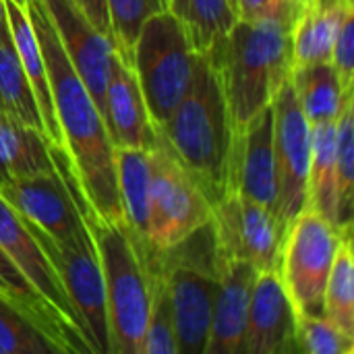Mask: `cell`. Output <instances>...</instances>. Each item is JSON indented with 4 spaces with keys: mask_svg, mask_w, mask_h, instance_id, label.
Here are the masks:
<instances>
[{
    "mask_svg": "<svg viewBox=\"0 0 354 354\" xmlns=\"http://www.w3.org/2000/svg\"><path fill=\"white\" fill-rule=\"evenodd\" d=\"M50 145L41 131L0 114V183L54 172Z\"/></svg>",
    "mask_w": 354,
    "mask_h": 354,
    "instance_id": "obj_23",
    "label": "cell"
},
{
    "mask_svg": "<svg viewBox=\"0 0 354 354\" xmlns=\"http://www.w3.org/2000/svg\"><path fill=\"white\" fill-rule=\"evenodd\" d=\"M6 29V12H4V0H0V35Z\"/></svg>",
    "mask_w": 354,
    "mask_h": 354,
    "instance_id": "obj_38",
    "label": "cell"
},
{
    "mask_svg": "<svg viewBox=\"0 0 354 354\" xmlns=\"http://www.w3.org/2000/svg\"><path fill=\"white\" fill-rule=\"evenodd\" d=\"M330 64L334 66L342 91H353L354 89V6L346 10L342 25L338 29L332 54H330Z\"/></svg>",
    "mask_w": 354,
    "mask_h": 354,
    "instance_id": "obj_35",
    "label": "cell"
},
{
    "mask_svg": "<svg viewBox=\"0 0 354 354\" xmlns=\"http://www.w3.org/2000/svg\"><path fill=\"white\" fill-rule=\"evenodd\" d=\"M297 348L307 354H353L354 336L324 315H297Z\"/></svg>",
    "mask_w": 354,
    "mask_h": 354,
    "instance_id": "obj_33",
    "label": "cell"
},
{
    "mask_svg": "<svg viewBox=\"0 0 354 354\" xmlns=\"http://www.w3.org/2000/svg\"><path fill=\"white\" fill-rule=\"evenodd\" d=\"M340 226L336 178V120L311 127V153L305 185V205Z\"/></svg>",
    "mask_w": 354,
    "mask_h": 354,
    "instance_id": "obj_22",
    "label": "cell"
},
{
    "mask_svg": "<svg viewBox=\"0 0 354 354\" xmlns=\"http://www.w3.org/2000/svg\"><path fill=\"white\" fill-rule=\"evenodd\" d=\"M354 0H303L292 23V66L303 68L317 62H330V54L346 10Z\"/></svg>",
    "mask_w": 354,
    "mask_h": 354,
    "instance_id": "obj_20",
    "label": "cell"
},
{
    "mask_svg": "<svg viewBox=\"0 0 354 354\" xmlns=\"http://www.w3.org/2000/svg\"><path fill=\"white\" fill-rule=\"evenodd\" d=\"M104 122L114 147L153 149L158 143V131L149 118L135 68L116 52L106 87Z\"/></svg>",
    "mask_w": 354,
    "mask_h": 354,
    "instance_id": "obj_17",
    "label": "cell"
},
{
    "mask_svg": "<svg viewBox=\"0 0 354 354\" xmlns=\"http://www.w3.org/2000/svg\"><path fill=\"white\" fill-rule=\"evenodd\" d=\"M342 232L344 226L309 207L286 224L278 274L297 315H324V292Z\"/></svg>",
    "mask_w": 354,
    "mask_h": 354,
    "instance_id": "obj_7",
    "label": "cell"
},
{
    "mask_svg": "<svg viewBox=\"0 0 354 354\" xmlns=\"http://www.w3.org/2000/svg\"><path fill=\"white\" fill-rule=\"evenodd\" d=\"M58 39L75 66L77 75L85 83L102 116L106 108V87L110 79L114 46L110 37L100 33L75 0H41Z\"/></svg>",
    "mask_w": 354,
    "mask_h": 354,
    "instance_id": "obj_14",
    "label": "cell"
},
{
    "mask_svg": "<svg viewBox=\"0 0 354 354\" xmlns=\"http://www.w3.org/2000/svg\"><path fill=\"white\" fill-rule=\"evenodd\" d=\"M257 270L243 259L220 257V282L212 311L205 354L243 353L251 290Z\"/></svg>",
    "mask_w": 354,
    "mask_h": 354,
    "instance_id": "obj_18",
    "label": "cell"
},
{
    "mask_svg": "<svg viewBox=\"0 0 354 354\" xmlns=\"http://www.w3.org/2000/svg\"><path fill=\"white\" fill-rule=\"evenodd\" d=\"M12 2H17V4H21V6H25V4H27V0H12Z\"/></svg>",
    "mask_w": 354,
    "mask_h": 354,
    "instance_id": "obj_39",
    "label": "cell"
},
{
    "mask_svg": "<svg viewBox=\"0 0 354 354\" xmlns=\"http://www.w3.org/2000/svg\"><path fill=\"white\" fill-rule=\"evenodd\" d=\"M0 114L44 133L31 83L21 66L8 25L0 35ZM46 135V133H44Z\"/></svg>",
    "mask_w": 354,
    "mask_h": 354,
    "instance_id": "obj_25",
    "label": "cell"
},
{
    "mask_svg": "<svg viewBox=\"0 0 354 354\" xmlns=\"http://www.w3.org/2000/svg\"><path fill=\"white\" fill-rule=\"evenodd\" d=\"M114 52L131 64L133 46L143 21L168 8V0H106Z\"/></svg>",
    "mask_w": 354,
    "mask_h": 354,
    "instance_id": "obj_32",
    "label": "cell"
},
{
    "mask_svg": "<svg viewBox=\"0 0 354 354\" xmlns=\"http://www.w3.org/2000/svg\"><path fill=\"white\" fill-rule=\"evenodd\" d=\"M0 295L19 305L23 311H27L41 328L44 332L62 348V353H77L75 344L54 317V313L48 309V305L37 297V292L31 288V284L25 280V276L19 272V268L10 261V257L0 247Z\"/></svg>",
    "mask_w": 354,
    "mask_h": 354,
    "instance_id": "obj_27",
    "label": "cell"
},
{
    "mask_svg": "<svg viewBox=\"0 0 354 354\" xmlns=\"http://www.w3.org/2000/svg\"><path fill=\"white\" fill-rule=\"evenodd\" d=\"M149 158L151 189L145 236L147 255L176 245L212 220V201L160 137L156 147L149 149Z\"/></svg>",
    "mask_w": 354,
    "mask_h": 354,
    "instance_id": "obj_8",
    "label": "cell"
},
{
    "mask_svg": "<svg viewBox=\"0 0 354 354\" xmlns=\"http://www.w3.org/2000/svg\"><path fill=\"white\" fill-rule=\"evenodd\" d=\"M324 317L354 336L353 224L344 226L324 292Z\"/></svg>",
    "mask_w": 354,
    "mask_h": 354,
    "instance_id": "obj_26",
    "label": "cell"
},
{
    "mask_svg": "<svg viewBox=\"0 0 354 354\" xmlns=\"http://www.w3.org/2000/svg\"><path fill=\"white\" fill-rule=\"evenodd\" d=\"M29 222V220H27ZM31 230L44 251L48 253L68 301L73 303L91 344L97 354H110L108 348V319H106V295L100 257L91 232L83 220V226L64 241H52L44 230L31 224Z\"/></svg>",
    "mask_w": 354,
    "mask_h": 354,
    "instance_id": "obj_9",
    "label": "cell"
},
{
    "mask_svg": "<svg viewBox=\"0 0 354 354\" xmlns=\"http://www.w3.org/2000/svg\"><path fill=\"white\" fill-rule=\"evenodd\" d=\"M168 8L172 12H176L180 19L187 17V0H168Z\"/></svg>",
    "mask_w": 354,
    "mask_h": 354,
    "instance_id": "obj_37",
    "label": "cell"
},
{
    "mask_svg": "<svg viewBox=\"0 0 354 354\" xmlns=\"http://www.w3.org/2000/svg\"><path fill=\"white\" fill-rule=\"evenodd\" d=\"M149 282H151L149 311H147V322H145V332H143L139 354H178L170 295H168L164 278L151 266H149Z\"/></svg>",
    "mask_w": 354,
    "mask_h": 354,
    "instance_id": "obj_29",
    "label": "cell"
},
{
    "mask_svg": "<svg viewBox=\"0 0 354 354\" xmlns=\"http://www.w3.org/2000/svg\"><path fill=\"white\" fill-rule=\"evenodd\" d=\"M50 153L54 166L66 176L97 249L106 295L110 354H139L151 292L147 253L124 220H106L91 209L73 172L66 149L50 145Z\"/></svg>",
    "mask_w": 354,
    "mask_h": 354,
    "instance_id": "obj_3",
    "label": "cell"
},
{
    "mask_svg": "<svg viewBox=\"0 0 354 354\" xmlns=\"http://www.w3.org/2000/svg\"><path fill=\"white\" fill-rule=\"evenodd\" d=\"M336 178L340 226L353 224L354 187V91L344 95L336 118Z\"/></svg>",
    "mask_w": 354,
    "mask_h": 354,
    "instance_id": "obj_30",
    "label": "cell"
},
{
    "mask_svg": "<svg viewBox=\"0 0 354 354\" xmlns=\"http://www.w3.org/2000/svg\"><path fill=\"white\" fill-rule=\"evenodd\" d=\"M158 137L197 180L212 203L232 191L236 129L222 77L209 52H197L193 81Z\"/></svg>",
    "mask_w": 354,
    "mask_h": 354,
    "instance_id": "obj_2",
    "label": "cell"
},
{
    "mask_svg": "<svg viewBox=\"0 0 354 354\" xmlns=\"http://www.w3.org/2000/svg\"><path fill=\"white\" fill-rule=\"evenodd\" d=\"M77 6L83 10V15L89 19V23L104 33L106 37H110L112 41V31H110V17H108V6L106 0H75Z\"/></svg>",
    "mask_w": 354,
    "mask_h": 354,
    "instance_id": "obj_36",
    "label": "cell"
},
{
    "mask_svg": "<svg viewBox=\"0 0 354 354\" xmlns=\"http://www.w3.org/2000/svg\"><path fill=\"white\" fill-rule=\"evenodd\" d=\"M147 261L166 282L178 354L205 353L220 282V255L212 222L193 230L176 245L149 253Z\"/></svg>",
    "mask_w": 354,
    "mask_h": 354,
    "instance_id": "obj_5",
    "label": "cell"
},
{
    "mask_svg": "<svg viewBox=\"0 0 354 354\" xmlns=\"http://www.w3.org/2000/svg\"><path fill=\"white\" fill-rule=\"evenodd\" d=\"M0 354H64L44 328L0 295Z\"/></svg>",
    "mask_w": 354,
    "mask_h": 354,
    "instance_id": "obj_28",
    "label": "cell"
},
{
    "mask_svg": "<svg viewBox=\"0 0 354 354\" xmlns=\"http://www.w3.org/2000/svg\"><path fill=\"white\" fill-rule=\"evenodd\" d=\"M292 23L234 21L230 31L207 50L220 71L230 118L241 131L270 106L290 77Z\"/></svg>",
    "mask_w": 354,
    "mask_h": 354,
    "instance_id": "obj_4",
    "label": "cell"
},
{
    "mask_svg": "<svg viewBox=\"0 0 354 354\" xmlns=\"http://www.w3.org/2000/svg\"><path fill=\"white\" fill-rule=\"evenodd\" d=\"M4 12H6V25L12 37V44L17 48L21 66L31 83L37 108H39V116H41V124H44V133L48 137V141L52 145L64 147L62 145V135H60V127H58V118H56V110H54V100H52V89H50V79H48V68H46V60L41 54V48L37 44L27 6H21L12 0H4Z\"/></svg>",
    "mask_w": 354,
    "mask_h": 354,
    "instance_id": "obj_19",
    "label": "cell"
},
{
    "mask_svg": "<svg viewBox=\"0 0 354 354\" xmlns=\"http://www.w3.org/2000/svg\"><path fill=\"white\" fill-rule=\"evenodd\" d=\"M0 247L19 268L37 297L54 313L77 353H93L87 332L66 297V290L39 241L35 239L29 222L21 218L2 197H0Z\"/></svg>",
    "mask_w": 354,
    "mask_h": 354,
    "instance_id": "obj_11",
    "label": "cell"
},
{
    "mask_svg": "<svg viewBox=\"0 0 354 354\" xmlns=\"http://www.w3.org/2000/svg\"><path fill=\"white\" fill-rule=\"evenodd\" d=\"M234 21L257 23V21H284L295 23L303 0H230Z\"/></svg>",
    "mask_w": 354,
    "mask_h": 354,
    "instance_id": "obj_34",
    "label": "cell"
},
{
    "mask_svg": "<svg viewBox=\"0 0 354 354\" xmlns=\"http://www.w3.org/2000/svg\"><path fill=\"white\" fill-rule=\"evenodd\" d=\"M290 81L301 110L311 127L338 118L344 95L348 91H342L338 75L330 62L295 68L290 71Z\"/></svg>",
    "mask_w": 354,
    "mask_h": 354,
    "instance_id": "obj_24",
    "label": "cell"
},
{
    "mask_svg": "<svg viewBox=\"0 0 354 354\" xmlns=\"http://www.w3.org/2000/svg\"><path fill=\"white\" fill-rule=\"evenodd\" d=\"M197 50L185 19L170 8L149 15L135 39L131 66L135 68L149 118L164 127L191 87Z\"/></svg>",
    "mask_w": 354,
    "mask_h": 354,
    "instance_id": "obj_6",
    "label": "cell"
},
{
    "mask_svg": "<svg viewBox=\"0 0 354 354\" xmlns=\"http://www.w3.org/2000/svg\"><path fill=\"white\" fill-rule=\"evenodd\" d=\"M209 222L220 257L249 261L257 272L278 270L286 226L276 212L230 191L212 203Z\"/></svg>",
    "mask_w": 354,
    "mask_h": 354,
    "instance_id": "obj_10",
    "label": "cell"
},
{
    "mask_svg": "<svg viewBox=\"0 0 354 354\" xmlns=\"http://www.w3.org/2000/svg\"><path fill=\"white\" fill-rule=\"evenodd\" d=\"M116 187L122 205V218L139 245L147 253V218H149V189H151V158L149 149L114 147Z\"/></svg>",
    "mask_w": 354,
    "mask_h": 354,
    "instance_id": "obj_21",
    "label": "cell"
},
{
    "mask_svg": "<svg viewBox=\"0 0 354 354\" xmlns=\"http://www.w3.org/2000/svg\"><path fill=\"white\" fill-rule=\"evenodd\" d=\"M0 197L52 241H64L83 226V216L62 170L8 178L0 183Z\"/></svg>",
    "mask_w": 354,
    "mask_h": 354,
    "instance_id": "obj_13",
    "label": "cell"
},
{
    "mask_svg": "<svg viewBox=\"0 0 354 354\" xmlns=\"http://www.w3.org/2000/svg\"><path fill=\"white\" fill-rule=\"evenodd\" d=\"M191 39L197 52L212 50L234 25L230 0H187V17Z\"/></svg>",
    "mask_w": 354,
    "mask_h": 354,
    "instance_id": "obj_31",
    "label": "cell"
},
{
    "mask_svg": "<svg viewBox=\"0 0 354 354\" xmlns=\"http://www.w3.org/2000/svg\"><path fill=\"white\" fill-rule=\"evenodd\" d=\"M245 354H290L297 348V313L278 270L257 272L243 340Z\"/></svg>",
    "mask_w": 354,
    "mask_h": 354,
    "instance_id": "obj_16",
    "label": "cell"
},
{
    "mask_svg": "<svg viewBox=\"0 0 354 354\" xmlns=\"http://www.w3.org/2000/svg\"><path fill=\"white\" fill-rule=\"evenodd\" d=\"M232 191H239L241 195L278 214L280 185L274 151L272 104L266 106L259 114H255L241 131H236L232 160Z\"/></svg>",
    "mask_w": 354,
    "mask_h": 354,
    "instance_id": "obj_15",
    "label": "cell"
},
{
    "mask_svg": "<svg viewBox=\"0 0 354 354\" xmlns=\"http://www.w3.org/2000/svg\"><path fill=\"white\" fill-rule=\"evenodd\" d=\"M274 151L280 185L278 216L288 224L305 205V185L311 153V124L297 100L290 77L278 89L274 102Z\"/></svg>",
    "mask_w": 354,
    "mask_h": 354,
    "instance_id": "obj_12",
    "label": "cell"
},
{
    "mask_svg": "<svg viewBox=\"0 0 354 354\" xmlns=\"http://www.w3.org/2000/svg\"><path fill=\"white\" fill-rule=\"evenodd\" d=\"M25 6L46 60L62 145L81 191L100 218L124 220L116 187L114 145L104 116L71 64L41 0H27Z\"/></svg>",
    "mask_w": 354,
    "mask_h": 354,
    "instance_id": "obj_1",
    "label": "cell"
}]
</instances>
